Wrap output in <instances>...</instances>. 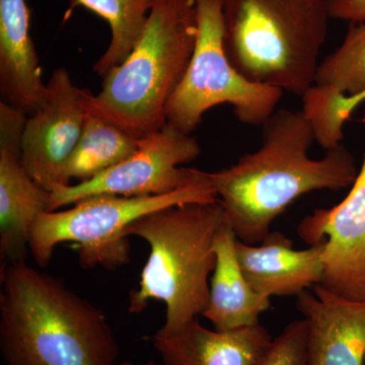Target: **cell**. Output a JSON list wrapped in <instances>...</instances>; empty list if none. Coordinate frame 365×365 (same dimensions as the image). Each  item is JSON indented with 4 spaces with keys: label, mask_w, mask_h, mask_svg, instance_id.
<instances>
[{
    "label": "cell",
    "mask_w": 365,
    "mask_h": 365,
    "mask_svg": "<svg viewBox=\"0 0 365 365\" xmlns=\"http://www.w3.org/2000/svg\"><path fill=\"white\" fill-rule=\"evenodd\" d=\"M314 141L302 111L276 110L262 125L258 150L211 173L217 201L237 240L261 244L274 220L299 197L354 184L359 170L352 153L341 143L313 160L309 151Z\"/></svg>",
    "instance_id": "1"
},
{
    "label": "cell",
    "mask_w": 365,
    "mask_h": 365,
    "mask_svg": "<svg viewBox=\"0 0 365 365\" xmlns=\"http://www.w3.org/2000/svg\"><path fill=\"white\" fill-rule=\"evenodd\" d=\"M0 348L6 365H118L105 314L26 261L0 269Z\"/></svg>",
    "instance_id": "2"
},
{
    "label": "cell",
    "mask_w": 365,
    "mask_h": 365,
    "mask_svg": "<svg viewBox=\"0 0 365 365\" xmlns=\"http://www.w3.org/2000/svg\"><path fill=\"white\" fill-rule=\"evenodd\" d=\"M227 222L218 201L170 206L139 218L127 228L150 246L138 288L129 294L128 312L139 314L150 302L165 306L158 331L178 332L202 314L210 297L209 278L215 267V240Z\"/></svg>",
    "instance_id": "3"
},
{
    "label": "cell",
    "mask_w": 365,
    "mask_h": 365,
    "mask_svg": "<svg viewBox=\"0 0 365 365\" xmlns=\"http://www.w3.org/2000/svg\"><path fill=\"white\" fill-rule=\"evenodd\" d=\"M194 0H155L143 35L123 63L108 72L102 88L88 91L91 115L143 138L167 125V106L195 48Z\"/></svg>",
    "instance_id": "4"
},
{
    "label": "cell",
    "mask_w": 365,
    "mask_h": 365,
    "mask_svg": "<svg viewBox=\"0 0 365 365\" xmlns=\"http://www.w3.org/2000/svg\"><path fill=\"white\" fill-rule=\"evenodd\" d=\"M327 0H222L223 46L242 76L302 98L330 21Z\"/></svg>",
    "instance_id": "5"
},
{
    "label": "cell",
    "mask_w": 365,
    "mask_h": 365,
    "mask_svg": "<svg viewBox=\"0 0 365 365\" xmlns=\"http://www.w3.org/2000/svg\"><path fill=\"white\" fill-rule=\"evenodd\" d=\"M215 201V185L207 172L189 186L163 195L88 197L66 210L38 216L29 235V251L36 264L46 267L58 245L73 242L83 268L115 270L130 260L125 232L139 218L170 206Z\"/></svg>",
    "instance_id": "6"
},
{
    "label": "cell",
    "mask_w": 365,
    "mask_h": 365,
    "mask_svg": "<svg viewBox=\"0 0 365 365\" xmlns=\"http://www.w3.org/2000/svg\"><path fill=\"white\" fill-rule=\"evenodd\" d=\"M197 39L188 68L167 106V124L191 134L204 114L216 106H232L247 125H263L282 98L283 91L252 83L228 59L223 46L222 0H194Z\"/></svg>",
    "instance_id": "7"
},
{
    "label": "cell",
    "mask_w": 365,
    "mask_h": 365,
    "mask_svg": "<svg viewBox=\"0 0 365 365\" xmlns=\"http://www.w3.org/2000/svg\"><path fill=\"white\" fill-rule=\"evenodd\" d=\"M200 153V144L194 137L167 124L143 137L130 157L111 169L88 181L51 192L50 211L97 195L145 197L172 193L203 176V170L182 168Z\"/></svg>",
    "instance_id": "8"
},
{
    "label": "cell",
    "mask_w": 365,
    "mask_h": 365,
    "mask_svg": "<svg viewBox=\"0 0 365 365\" xmlns=\"http://www.w3.org/2000/svg\"><path fill=\"white\" fill-rule=\"evenodd\" d=\"M88 91L79 88L64 68L53 71L43 105L28 116L21 143L24 167L49 192L71 185L67 165L83 134Z\"/></svg>",
    "instance_id": "9"
},
{
    "label": "cell",
    "mask_w": 365,
    "mask_h": 365,
    "mask_svg": "<svg viewBox=\"0 0 365 365\" xmlns=\"http://www.w3.org/2000/svg\"><path fill=\"white\" fill-rule=\"evenodd\" d=\"M365 125V113L361 119ZM309 246L325 241L319 285L343 299L365 300V153L348 195L329 209H316L297 227Z\"/></svg>",
    "instance_id": "10"
},
{
    "label": "cell",
    "mask_w": 365,
    "mask_h": 365,
    "mask_svg": "<svg viewBox=\"0 0 365 365\" xmlns=\"http://www.w3.org/2000/svg\"><path fill=\"white\" fill-rule=\"evenodd\" d=\"M28 115L0 103V269L26 261L38 216L50 211L51 192L26 172L21 143Z\"/></svg>",
    "instance_id": "11"
},
{
    "label": "cell",
    "mask_w": 365,
    "mask_h": 365,
    "mask_svg": "<svg viewBox=\"0 0 365 365\" xmlns=\"http://www.w3.org/2000/svg\"><path fill=\"white\" fill-rule=\"evenodd\" d=\"M302 113L319 144L342 141L343 125L365 101V23L351 24L344 41L319 63Z\"/></svg>",
    "instance_id": "12"
},
{
    "label": "cell",
    "mask_w": 365,
    "mask_h": 365,
    "mask_svg": "<svg viewBox=\"0 0 365 365\" xmlns=\"http://www.w3.org/2000/svg\"><path fill=\"white\" fill-rule=\"evenodd\" d=\"M297 309L309 322V365H364L365 300L317 284L297 295Z\"/></svg>",
    "instance_id": "13"
},
{
    "label": "cell",
    "mask_w": 365,
    "mask_h": 365,
    "mask_svg": "<svg viewBox=\"0 0 365 365\" xmlns=\"http://www.w3.org/2000/svg\"><path fill=\"white\" fill-rule=\"evenodd\" d=\"M237 260L255 292L271 297H297L323 277L325 241L304 250L279 232H271L259 245L237 240Z\"/></svg>",
    "instance_id": "14"
},
{
    "label": "cell",
    "mask_w": 365,
    "mask_h": 365,
    "mask_svg": "<svg viewBox=\"0 0 365 365\" xmlns=\"http://www.w3.org/2000/svg\"><path fill=\"white\" fill-rule=\"evenodd\" d=\"M271 342L261 324L217 331L205 328L197 319L176 333L153 336L163 365H258Z\"/></svg>",
    "instance_id": "15"
},
{
    "label": "cell",
    "mask_w": 365,
    "mask_h": 365,
    "mask_svg": "<svg viewBox=\"0 0 365 365\" xmlns=\"http://www.w3.org/2000/svg\"><path fill=\"white\" fill-rule=\"evenodd\" d=\"M0 91L7 104L28 116L39 109L47 93L26 0H0Z\"/></svg>",
    "instance_id": "16"
},
{
    "label": "cell",
    "mask_w": 365,
    "mask_h": 365,
    "mask_svg": "<svg viewBox=\"0 0 365 365\" xmlns=\"http://www.w3.org/2000/svg\"><path fill=\"white\" fill-rule=\"evenodd\" d=\"M237 235L227 220L215 240V267L211 275L210 297L202 316L215 330L232 331L260 324L270 299L255 292L237 260Z\"/></svg>",
    "instance_id": "17"
},
{
    "label": "cell",
    "mask_w": 365,
    "mask_h": 365,
    "mask_svg": "<svg viewBox=\"0 0 365 365\" xmlns=\"http://www.w3.org/2000/svg\"><path fill=\"white\" fill-rule=\"evenodd\" d=\"M155 0H71L66 18L74 9L83 7L109 25L111 40L93 66L104 78L114 67L123 63L143 35Z\"/></svg>",
    "instance_id": "18"
},
{
    "label": "cell",
    "mask_w": 365,
    "mask_h": 365,
    "mask_svg": "<svg viewBox=\"0 0 365 365\" xmlns=\"http://www.w3.org/2000/svg\"><path fill=\"white\" fill-rule=\"evenodd\" d=\"M140 139L88 113L83 134L67 165L69 182L88 181L123 162L137 150Z\"/></svg>",
    "instance_id": "19"
},
{
    "label": "cell",
    "mask_w": 365,
    "mask_h": 365,
    "mask_svg": "<svg viewBox=\"0 0 365 365\" xmlns=\"http://www.w3.org/2000/svg\"><path fill=\"white\" fill-rule=\"evenodd\" d=\"M258 365H309L307 319L288 324L272 340Z\"/></svg>",
    "instance_id": "20"
},
{
    "label": "cell",
    "mask_w": 365,
    "mask_h": 365,
    "mask_svg": "<svg viewBox=\"0 0 365 365\" xmlns=\"http://www.w3.org/2000/svg\"><path fill=\"white\" fill-rule=\"evenodd\" d=\"M331 19L365 23V0H327Z\"/></svg>",
    "instance_id": "21"
},
{
    "label": "cell",
    "mask_w": 365,
    "mask_h": 365,
    "mask_svg": "<svg viewBox=\"0 0 365 365\" xmlns=\"http://www.w3.org/2000/svg\"><path fill=\"white\" fill-rule=\"evenodd\" d=\"M119 365H136L131 364V362H123V364H119ZM140 365H155V361L153 360H150V361L145 362V364H140Z\"/></svg>",
    "instance_id": "22"
},
{
    "label": "cell",
    "mask_w": 365,
    "mask_h": 365,
    "mask_svg": "<svg viewBox=\"0 0 365 365\" xmlns=\"http://www.w3.org/2000/svg\"><path fill=\"white\" fill-rule=\"evenodd\" d=\"M364 365H365V362H364Z\"/></svg>",
    "instance_id": "23"
}]
</instances>
